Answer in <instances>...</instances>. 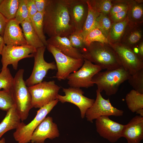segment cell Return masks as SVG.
Returning <instances> with one entry per match:
<instances>
[{
	"label": "cell",
	"instance_id": "cell-1",
	"mask_svg": "<svg viewBox=\"0 0 143 143\" xmlns=\"http://www.w3.org/2000/svg\"><path fill=\"white\" fill-rule=\"evenodd\" d=\"M69 0H49L44 13L43 31L50 37H67L75 31L69 12Z\"/></svg>",
	"mask_w": 143,
	"mask_h": 143
},
{
	"label": "cell",
	"instance_id": "cell-2",
	"mask_svg": "<svg viewBox=\"0 0 143 143\" xmlns=\"http://www.w3.org/2000/svg\"><path fill=\"white\" fill-rule=\"evenodd\" d=\"M84 59L102 69L111 70L122 66L117 54L109 44L91 43L81 51Z\"/></svg>",
	"mask_w": 143,
	"mask_h": 143
},
{
	"label": "cell",
	"instance_id": "cell-3",
	"mask_svg": "<svg viewBox=\"0 0 143 143\" xmlns=\"http://www.w3.org/2000/svg\"><path fill=\"white\" fill-rule=\"evenodd\" d=\"M131 75L121 66L116 69L100 72L93 77L92 81L97 85L101 92L104 91L106 94L110 96L115 94L120 85L128 80Z\"/></svg>",
	"mask_w": 143,
	"mask_h": 143
},
{
	"label": "cell",
	"instance_id": "cell-4",
	"mask_svg": "<svg viewBox=\"0 0 143 143\" xmlns=\"http://www.w3.org/2000/svg\"><path fill=\"white\" fill-rule=\"evenodd\" d=\"M24 72L23 69L17 72L11 89L15 106L22 121L27 118L30 110L33 108L31 95L23 79Z\"/></svg>",
	"mask_w": 143,
	"mask_h": 143
},
{
	"label": "cell",
	"instance_id": "cell-5",
	"mask_svg": "<svg viewBox=\"0 0 143 143\" xmlns=\"http://www.w3.org/2000/svg\"><path fill=\"white\" fill-rule=\"evenodd\" d=\"M58 102V100L56 99L40 108L35 118L28 124H26L23 122H21L13 133L15 140L18 143H28L30 142L34 131Z\"/></svg>",
	"mask_w": 143,
	"mask_h": 143
},
{
	"label": "cell",
	"instance_id": "cell-6",
	"mask_svg": "<svg viewBox=\"0 0 143 143\" xmlns=\"http://www.w3.org/2000/svg\"><path fill=\"white\" fill-rule=\"evenodd\" d=\"M60 88L54 81H42L29 87L33 108H40L57 99Z\"/></svg>",
	"mask_w": 143,
	"mask_h": 143
},
{
	"label": "cell",
	"instance_id": "cell-7",
	"mask_svg": "<svg viewBox=\"0 0 143 143\" xmlns=\"http://www.w3.org/2000/svg\"><path fill=\"white\" fill-rule=\"evenodd\" d=\"M46 48L55 60L57 72L54 77L59 81L66 79L69 75L78 70L83 64L84 59H76L70 57L50 44H48Z\"/></svg>",
	"mask_w": 143,
	"mask_h": 143
},
{
	"label": "cell",
	"instance_id": "cell-8",
	"mask_svg": "<svg viewBox=\"0 0 143 143\" xmlns=\"http://www.w3.org/2000/svg\"><path fill=\"white\" fill-rule=\"evenodd\" d=\"M36 50L35 48L28 44L20 46L5 45L1 55V70L6 69L9 65H11L13 69L16 70L19 62L23 59L33 57Z\"/></svg>",
	"mask_w": 143,
	"mask_h": 143
},
{
	"label": "cell",
	"instance_id": "cell-9",
	"mask_svg": "<svg viewBox=\"0 0 143 143\" xmlns=\"http://www.w3.org/2000/svg\"><path fill=\"white\" fill-rule=\"evenodd\" d=\"M101 70L99 66L84 59L81 67L67 78L68 84L70 87L76 88H87L92 87L94 84L92 81L93 77Z\"/></svg>",
	"mask_w": 143,
	"mask_h": 143
},
{
	"label": "cell",
	"instance_id": "cell-10",
	"mask_svg": "<svg viewBox=\"0 0 143 143\" xmlns=\"http://www.w3.org/2000/svg\"><path fill=\"white\" fill-rule=\"evenodd\" d=\"M46 47L43 46L37 49L34 53V64L31 75L25 82L28 87L42 81L48 70H57L56 64L54 62H48L44 58Z\"/></svg>",
	"mask_w": 143,
	"mask_h": 143
},
{
	"label": "cell",
	"instance_id": "cell-11",
	"mask_svg": "<svg viewBox=\"0 0 143 143\" xmlns=\"http://www.w3.org/2000/svg\"><path fill=\"white\" fill-rule=\"evenodd\" d=\"M96 95V98L93 104L86 112L85 117L87 121L92 122L93 120L102 116L120 117L123 115L124 111L114 107L109 99L104 98L101 92L97 89Z\"/></svg>",
	"mask_w": 143,
	"mask_h": 143
},
{
	"label": "cell",
	"instance_id": "cell-12",
	"mask_svg": "<svg viewBox=\"0 0 143 143\" xmlns=\"http://www.w3.org/2000/svg\"><path fill=\"white\" fill-rule=\"evenodd\" d=\"M109 44L117 54L122 66L131 75L143 69V61L131 49L120 42Z\"/></svg>",
	"mask_w": 143,
	"mask_h": 143
},
{
	"label": "cell",
	"instance_id": "cell-13",
	"mask_svg": "<svg viewBox=\"0 0 143 143\" xmlns=\"http://www.w3.org/2000/svg\"><path fill=\"white\" fill-rule=\"evenodd\" d=\"M62 90L65 95L58 94L57 99L62 103L68 102L76 105L80 110L81 118H84L86 111L92 105L95 100L84 96V92L80 88L70 87L63 88Z\"/></svg>",
	"mask_w": 143,
	"mask_h": 143
},
{
	"label": "cell",
	"instance_id": "cell-14",
	"mask_svg": "<svg viewBox=\"0 0 143 143\" xmlns=\"http://www.w3.org/2000/svg\"><path fill=\"white\" fill-rule=\"evenodd\" d=\"M95 125L100 135L111 142H115L122 137L124 125L113 121L109 117L102 116L96 119Z\"/></svg>",
	"mask_w": 143,
	"mask_h": 143
},
{
	"label": "cell",
	"instance_id": "cell-15",
	"mask_svg": "<svg viewBox=\"0 0 143 143\" xmlns=\"http://www.w3.org/2000/svg\"><path fill=\"white\" fill-rule=\"evenodd\" d=\"M57 125L53 122L52 117H46L33 132L30 142L32 143H44L46 139L51 140L59 136Z\"/></svg>",
	"mask_w": 143,
	"mask_h": 143
},
{
	"label": "cell",
	"instance_id": "cell-16",
	"mask_svg": "<svg viewBox=\"0 0 143 143\" xmlns=\"http://www.w3.org/2000/svg\"><path fill=\"white\" fill-rule=\"evenodd\" d=\"M88 11L86 0H69V13L71 22L75 31L82 30Z\"/></svg>",
	"mask_w": 143,
	"mask_h": 143
},
{
	"label": "cell",
	"instance_id": "cell-17",
	"mask_svg": "<svg viewBox=\"0 0 143 143\" xmlns=\"http://www.w3.org/2000/svg\"><path fill=\"white\" fill-rule=\"evenodd\" d=\"M20 24L14 19L8 20L3 36L6 45L20 46L27 44Z\"/></svg>",
	"mask_w": 143,
	"mask_h": 143
},
{
	"label": "cell",
	"instance_id": "cell-18",
	"mask_svg": "<svg viewBox=\"0 0 143 143\" xmlns=\"http://www.w3.org/2000/svg\"><path fill=\"white\" fill-rule=\"evenodd\" d=\"M122 137L126 138L127 143H140L143 139V117L136 115L124 125Z\"/></svg>",
	"mask_w": 143,
	"mask_h": 143
},
{
	"label": "cell",
	"instance_id": "cell-19",
	"mask_svg": "<svg viewBox=\"0 0 143 143\" xmlns=\"http://www.w3.org/2000/svg\"><path fill=\"white\" fill-rule=\"evenodd\" d=\"M143 23H134L129 21L120 43L132 50L143 41Z\"/></svg>",
	"mask_w": 143,
	"mask_h": 143
},
{
	"label": "cell",
	"instance_id": "cell-20",
	"mask_svg": "<svg viewBox=\"0 0 143 143\" xmlns=\"http://www.w3.org/2000/svg\"><path fill=\"white\" fill-rule=\"evenodd\" d=\"M47 42L48 44L53 46L65 55L75 59H84L81 52L72 46L67 37H52L47 39Z\"/></svg>",
	"mask_w": 143,
	"mask_h": 143
},
{
	"label": "cell",
	"instance_id": "cell-21",
	"mask_svg": "<svg viewBox=\"0 0 143 143\" xmlns=\"http://www.w3.org/2000/svg\"><path fill=\"white\" fill-rule=\"evenodd\" d=\"M20 120L15 106L7 111L5 117L0 123V139L7 132L16 129L21 123Z\"/></svg>",
	"mask_w": 143,
	"mask_h": 143
},
{
	"label": "cell",
	"instance_id": "cell-22",
	"mask_svg": "<svg viewBox=\"0 0 143 143\" xmlns=\"http://www.w3.org/2000/svg\"><path fill=\"white\" fill-rule=\"evenodd\" d=\"M24 36L27 44L36 49L44 46L35 32L30 21L28 18L21 24Z\"/></svg>",
	"mask_w": 143,
	"mask_h": 143
},
{
	"label": "cell",
	"instance_id": "cell-23",
	"mask_svg": "<svg viewBox=\"0 0 143 143\" xmlns=\"http://www.w3.org/2000/svg\"><path fill=\"white\" fill-rule=\"evenodd\" d=\"M143 1H129L127 16L129 22L134 23H143Z\"/></svg>",
	"mask_w": 143,
	"mask_h": 143
},
{
	"label": "cell",
	"instance_id": "cell-24",
	"mask_svg": "<svg viewBox=\"0 0 143 143\" xmlns=\"http://www.w3.org/2000/svg\"><path fill=\"white\" fill-rule=\"evenodd\" d=\"M129 21L127 16L126 18L122 21L113 22L108 38L109 44L119 42Z\"/></svg>",
	"mask_w": 143,
	"mask_h": 143
},
{
	"label": "cell",
	"instance_id": "cell-25",
	"mask_svg": "<svg viewBox=\"0 0 143 143\" xmlns=\"http://www.w3.org/2000/svg\"><path fill=\"white\" fill-rule=\"evenodd\" d=\"M125 100L128 108L132 112L143 109V94L132 90L126 95Z\"/></svg>",
	"mask_w": 143,
	"mask_h": 143
},
{
	"label": "cell",
	"instance_id": "cell-26",
	"mask_svg": "<svg viewBox=\"0 0 143 143\" xmlns=\"http://www.w3.org/2000/svg\"><path fill=\"white\" fill-rule=\"evenodd\" d=\"M88 5V11L87 16L82 30L84 38L91 30L96 28V20L100 13L91 6L86 0Z\"/></svg>",
	"mask_w": 143,
	"mask_h": 143
},
{
	"label": "cell",
	"instance_id": "cell-27",
	"mask_svg": "<svg viewBox=\"0 0 143 143\" xmlns=\"http://www.w3.org/2000/svg\"><path fill=\"white\" fill-rule=\"evenodd\" d=\"M20 0H3L0 5V12L8 20L15 19Z\"/></svg>",
	"mask_w": 143,
	"mask_h": 143
},
{
	"label": "cell",
	"instance_id": "cell-28",
	"mask_svg": "<svg viewBox=\"0 0 143 143\" xmlns=\"http://www.w3.org/2000/svg\"><path fill=\"white\" fill-rule=\"evenodd\" d=\"M44 13L37 12L30 18L32 24L40 39L46 47L48 44L43 31V19Z\"/></svg>",
	"mask_w": 143,
	"mask_h": 143
},
{
	"label": "cell",
	"instance_id": "cell-29",
	"mask_svg": "<svg viewBox=\"0 0 143 143\" xmlns=\"http://www.w3.org/2000/svg\"><path fill=\"white\" fill-rule=\"evenodd\" d=\"M113 23L109 15L100 13L96 20V28L100 30L108 39Z\"/></svg>",
	"mask_w": 143,
	"mask_h": 143
},
{
	"label": "cell",
	"instance_id": "cell-30",
	"mask_svg": "<svg viewBox=\"0 0 143 143\" xmlns=\"http://www.w3.org/2000/svg\"><path fill=\"white\" fill-rule=\"evenodd\" d=\"M95 42L107 44L109 43L108 39L101 31L97 28H95L90 31L84 39V42L86 46Z\"/></svg>",
	"mask_w": 143,
	"mask_h": 143
},
{
	"label": "cell",
	"instance_id": "cell-31",
	"mask_svg": "<svg viewBox=\"0 0 143 143\" xmlns=\"http://www.w3.org/2000/svg\"><path fill=\"white\" fill-rule=\"evenodd\" d=\"M14 106L11 90H0V109L7 111Z\"/></svg>",
	"mask_w": 143,
	"mask_h": 143
},
{
	"label": "cell",
	"instance_id": "cell-32",
	"mask_svg": "<svg viewBox=\"0 0 143 143\" xmlns=\"http://www.w3.org/2000/svg\"><path fill=\"white\" fill-rule=\"evenodd\" d=\"M91 6L99 12L109 15L112 6V0H88Z\"/></svg>",
	"mask_w": 143,
	"mask_h": 143
},
{
	"label": "cell",
	"instance_id": "cell-33",
	"mask_svg": "<svg viewBox=\"0 0 143 143\" xmlns=\"http://www.w3.org/2000/svg\"><path fill=\"white\" fill-rule=\"evenodd\" d=\"M14 78L11 74L10 69L1 70L0 73V90H11L12 88Z\"/></svg>",
	"mask_w": 143,
	"mask_h": 143
},
{
	"label": "cell",
	"instance_id": "cell-34",
	"mask_svg": "<svg viewBox=\"0 0 143 143\" xmlns=\"http://www.w3.org/2000/svg\"><path fill=\"white\" fill-rule=\"evenodd\" d=\"M67 37L72 46L81 52L86 46L84 42V38L81 31H75Z\"/></svg>",
	"mask_w": 143,
	"mask_h": 143
},
{
	"label": "cell",
	"instance_id": "cell-35",
	"mask_svg": "<svg viewBox=\"0 0 143 143\" xmlns=\"http://www.w3.org/2000/svg\"><path fill=\"white\" fill-rule=\"evenodd\" d=\"M128 80L134 90L143 94V69L133 75H131Z\"/></svg>",
	"mask_w": 143,
	"mask_h": 143
},
{
	"label": "cell",
	"instance_id": "cell-36",
	"mask_svg": "<svg viewBox=\"0 0 143 143\" xmlns=\"http://www.w3.org/2000/svg\"><path fill=\"white\" fill-rule=\"evenodd\" d=\"M29 18L26 5V0H20L19 5L15 19L20 24Z\"/></svg>",
	"mask_w": 143,
	"mask_h": 143
},
{
	"label": "cell",
	"instance_id": "cell-37",
	"mask_svg": "<svg viewBox=\"0 0 143 143\" xmlns=\"http://www.w3.org/2000/svg\"><path fill=\"white\" fill-rule=\"evenodd\" d=\"M129 1H112L113 4L109 16L128 9Z\"/></svg>",
	"mask_w": 143,
	"mask_h": 143
},
{
	"label": "cell",
	"instance_id": "cell-38",
	"mask_svg": "<svg viewBox=\"0 0 143 143\" xmlns=\"http://www.w3.org/2000/svg\"><path fill=\"white\" fill-rule=\"evenodd\" d=\"M128 10L120 12L111 15L110 19L113 22H117L124 19L127 16Z\"/></svg>",
	"mask_w": 143,
	"mask_h": 143
},
{
	"label": "cell",
	"instance_id": "cell-39",
	"mask_svg": "<svg viewBox=\"0 0 143 143\" xmlns=\"http://www.w3.org/2000/svg\"><path fill=\"white\" fill-rule=\"evenodd\" d=\"M26 5L30 19L38 12L34 0H26Z\"/></svg>",
	"mask_w": 143,
	"mask_h": 143
},
{
	"label": "cell",
	"instance_id": "cell-40",
	"mask_svg": "<svg viewBox=\"0 0 143 143\" xmlns=\"http://www.w3.org/2000/svg\"><path fill=\"white\" fill-rule=\"evenodd\" d=\"M49 0H34L37 12L44 13Z\"/></svg>",
	"mask_w": 143,
	"mask_h": 143
},
{
	"label": "cell",
	"instance_id": "cell-41",
	"mask_svg": "<svg viewBox=\"0 0 143 143\" xmlns=\"http://www.w3.org/2000/svg\"><path fill=\"white\" fill-rule=\"evenodd\" d=\"M8 20L0 12V35L3 37Z\"/></svg>",
	"mask_w": 143,
	"mask_h": 143
},
{
	"label": "cell",
	"instance_id": "cell-42",
	"mask_svg": "<svg viewBox=\"0 0 143 143\" xmlns=\"http://www.w3.org/2000/svg\"><path fill=\"white\" fill-rule=\"evenodd\" d=\"M5 45L3 37L0 35V55H1L2 50Z\"/></svg>",
	"mask_w": 143,
	"mask_h": 143
},
{
	"label": "cell",
	"instance_id": "cell-43",
	"mask_svg": "<svg viewBox=\"0 0 143 143\" xmlns=\"http://www.w3.org/2000/svg\"><path fill=\"white\" fill-rule=\"evenodd\" d=\"M136 113L140 114V115L143 117V109L140 110L136 112Z\"/></svg>",
	"mask_w": 143,
	"mask_h": 143
},
{
	"label": "cell",
	"instance_id": "cell-44",
	"mask_svg": "<svg viewBox=\"0 0 143 143\" xmlns=\"http://www.w3.org/2000/svg\"><path fill=\"white\" fill-rule=\"evenodd\" d=\"M0 143H6V140L5 138H3L0 139Z\"/></svg>",
	"mask_w": 143,
	"mask_h": 143
},
{
	"label": "cell",
	"instance_id": "cell-45",
	"mask_svg": "<svg viewBox=\"0 0 143 143\" xmlns=\"http://www.w3.org/2000/svg\"><path fill=\"white\" fill-rule=\"evenodd\" d=\"M3 0H0V5L1 4Z\"/></svg>",
	"mask_w": 143,
	"mask_h": 143
},
{
	"label": "cell",
	"instance_id": "cell-46",
	"mask_svg": "<svg viewBox=\"0 0 143 143\" xmlns=\"http://www.w3.org/2000/svg\"></svg>",
	"mask_w": 143,
	"mask_h": 143
}]
</instances>
